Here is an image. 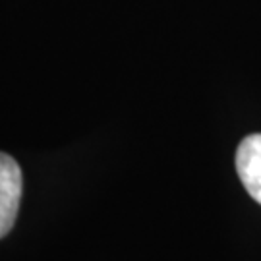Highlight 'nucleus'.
Returning <instances> with one entry per match:
<instances>
[{
	"label": "nucleus",
	"mask_w": 261,
	"mask_h": 261,
	"mask_svg": "<svg viewBox=\"0 0 261 261\" xmlns=\"http://www.w3.org/2000/svg\"><path fill=\"white\" fill-rule=\"evenodd\" d=\"M236 170L246 192L261 205V134L244 138L238 145Z\"/></svg>",
	"instance_id": "2"
},
{
	"label": "nucleus",
	"mask_w": 261,
	"mask_h": 261,
	"mask_svg": "<svg viewBox=\"0 0 261 261\" xmlns=\"http://www.w3.org/2000/svg\"><path fill=\"white\" fill-rule=\"evenodd\" d=\"M21 168L14 159L0 153V238H4L16 223L21 199Z\"/></svg>",
	"instance_id": "1"
}]
</instances>
